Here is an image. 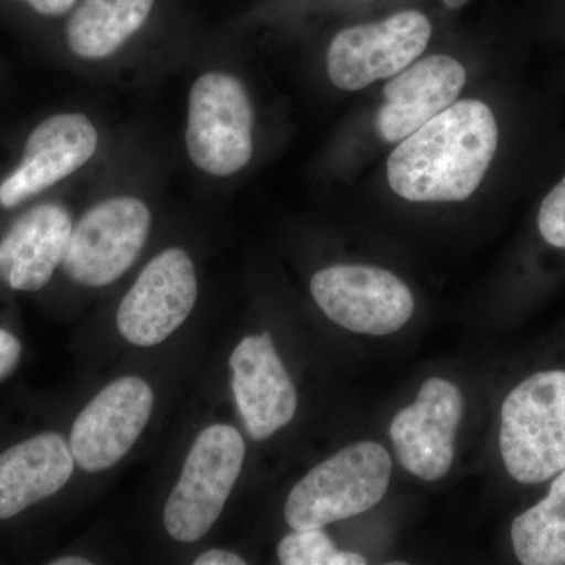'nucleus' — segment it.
I'll list each match as a JSON object with an SVG mask.
<instances>
[{"label":"nucleus","instance_id":"nucleus-1","mask_svg":"<svg viewBox=\"0 0 565 565\" xmlns=\"http://www.w3.org/2000/svg\"><path fill=\"white\" fill-rule=\"evenodd\" d=\"M162 163L143 140L120 139L88 182L87 202L74 221L62 270L84 288L121 280L139 262L154 226L152 192Z\"/></svg>","mask_w":565,"mask_h":565},{"label":"nucleus","instance_id":"nucleus-2","mask_svg":"<svg viewBox=\"0 0 565 565\" xmlns=\"http://www.w3.org/2000/svg\"><path fill=\"white\" fill-rule=\"evenodd\" d=\"M498 141L497 118L486 103L456 102L397 143L386 180L407 202H465L489 172Z\"/></svg>","mask_w":565,"mask_h":565},{"label":"nucleus","instance_id":"nucleus-3","mask_svg":"<svg viewBox=\"0 0 565 565\" xmlns=\"http://www.w3.org/2000/svg\"><path fill=\"white\" fill-rule=\"evenodd\" d=\"M158 0H77L63 18V57L87 79L139 82L196 58L154 33Z\"/></svg>","mask_w":565,"mask_h":565},{"label":"nucleus","instance_id":"nucleus-4","mask_svg":"<svg viewBox=\"0 0 565 565\" xmlns=\"http://www.w3.org/2000/svg\"><path fill=\"white\" fill-rule=\"evenodd\" d=\"M258 145V114L247 81L228 63L207 54L196 66L182 121V150L206 181H230L252 166Z\"/></svg>","mask_w":565,"mask_h":565},{"label":"nucleus","instance_id":"nucleus-5","mask_svg":"<svg viewBox=\"0 0 565 565\" xmlns=\"http://www.w3.org/2000/svg\"><path fill=\"white\" fill-rule=\"evenodd\" d=\"M121 132L87 109L58 110L41 118L0 177V211L18 210L46 192L81 181L109 156Z\"/></svg>","mask_w":565,"mask_h":565},{"label":"nucleus","instance_id":"nucleus-6","mask_svg":"<svg viewBox=\"0 0 565 565\" xmlns=\"http://www.w3.org/2000/svg\"><path fill=\"white\" fill-rule=\"evenodd\" d=\"M500 451L520 484H542L565 468V370L527 375L501 407Z\"/></svg>","mask_w":565,"mask_h":565},{"label":"nucleus","instance_id":"nucleus-7","mask_svg":"<svg viewBox=\"0 0 565 565\" xmlns=\"http://www.w3.org/2000/svg\"><path fill=\"white\" fill-rule=\"evenodd\" d=\"M392 479L384 446L362 441L341 449L305 475L289 493L285 519L294 531L321 530L381 503Z\"/></svg>","mask_w":565,"mask_h":565},{"label":"nucleus","instance_id":"nucleus-8","mask_svg":"<svg viewBox=\"0 0 565 565\" xmlns=\"http://www.w3.org/2000/svg\"><path fill=\"white\" fill-rule=\"evenodd\" d=\"M244 459L243 435L228 424H212L195 438L163 509V526L174 541L193 544L210 533L239 479Z\"/></svg>","mask_w":565,"mask_h":565},{"label":"nucleus","instance_id":"nucleus-9","mask_svg":"<svg viewBox=\"0 0 565 565\" xmlns=\"http://www.w3.org/2000/svg\"><path fill=\"white\" fill-rule=\"evenodd\" d=\"M433 31V22L418 10L397 11L381 21L345 28L327 47V76L343 92L392 79L422 57Z\"/></svg>","mask_w":565,"mask_h":565},{"label":"nucleus","instance_id":"nucleus-10","mask_svg":"<svg viewBox=\"0 0 565 565\" xmlns=\"http://www.w3.org/2000/svg\"><path fill=\"white\" fill-rule=\"evenodd\" d=\"M199 273L191 253L172 245L141 267L117 311L118 332L140 348L163 343L191 316Z\"/></svg>","mask_w":565,"mask_h":565},{"label":"nucleus","instance_id":"nucleus-11","mask_svg":"<svg viewBox=\"0 0 565 565\" xmlns=\"http://www.w3.org/2000/svg\"><path fill=\"white\" fill-rule=\"evenodd\" d=\"M311 296L327 318L355 333L390 334L415 310L414 294L397 275L363 264H337L313 275Z\"/></svg>","mask_w":565,"mask_h":565},{"label":"nucleus","instance_id":"nucleus-12","mask_svg":"<svg viewBox=\"0 0 565 565\" xmlns=\"http://www.w3.org/2000/svg\"><path fill=\"white\" fill-rule=\"evenodd\" d=\"M154 404L151 386L140 377H121L96 394L71 429L74 462L98 473L131 451L150 422Z\"/></svg>","mask_w":565,"mask_h":565},{"label":"nucleus","instance_id":"nucleus-13","mask_svg":"<svg viewBox=\"0 0 565 565\" xmlns=\"http://www.w3.org/2000/svg\"><path fill=\"white\" fill-rule=\"evenodd\" d=\"M462 414V393L455 384L437 377L424 382L415 404L394 416L390 427L397 459L408 473L424 481L448 475Z\"/></svg>","mask_w":565,"mask_h":565},{"label":"nucleus","instance_id":"nucleus-14","mask_svg":"<svg viewBox=\"0 0 565 565\" xmlns=\"http://www.w3.org/2000/svg\"><path fill=\"white\" fill-rule=\"evenodd\" d=\"M74 221L65 200H46L22 211L0 237V280L14 291L43 289L62 267Z\"/></svg>","mask_w":565,"mask_h":565},{"label":"nucleus","instance_id":"nucleus-15","mask_svg":"<svg viewBox=\"0 0 565 565\" xmlns=\"http://www.w3.org/2000/svg\"><path fill=\"white\" fill-rule=\"evenodd\" d=\"M467 68L452 55L415 61L386 82L384 103L375 114V131L386 143H399L459 99Z\"/></svg>","mask_w":565,"mask_h":565},{"label":"nucleus","instance_id":"nucleus-16","mask_svg":"<svg viewBox=\"0 0 565 565\" xmlns=\"http://www.w3.org/2000/svg\"><path fill=\"white\" fill-rule=\"evenodd\" d=\"M237 411L253 440L262 441L291 423L297 392L267 332L248 334L230 356Z\"/></svg>","mask_w":565,"mask_h":565},{"label":"nucleus","instance_id":"nucleus-17","mask_svg":"<svg viewBox=\"0 0 565 565\" xmlns=\"http://www.w3.org/2000/svg\"><path fill=\"white\" fill-rule=\"evenodd\" d=\"M73 471V452L58 434H40L11 446L0 455V520L57 493Z\"/></svg>","mask_w":565,"mask_h":565},{"label":"nucleus","instance_id":"nucleus-18","mask_svg":"<svg viewBox=\"0 0 565 565\" xmlns=\"http://www.w3.org/2000/svg\"><path fill=\"white\" fill-rule=\"evenodd\" d=\"M512 546L523 565H565V468L537 504L516 516Z\"/></svg>","mask_w":565,"mask_h":565},{"label":"nucleus","instance_id":"nucleus-19","mask_svg":"<svg viewBox=\"0 0 565 565\" xmlns=\"http://www.w3.org/2000/svg\"><path fill=\"white\" fill-rule=\"evenodd\" d=\"M278 559L285 565H363L359 553L338 552L321 530L294 531L278 544Z\"/></svg>","mask_w":565,"mask_h":565},{"label":"nucleus","instance_id":"nucleus-20","mask_svg":"<svg viewBox=\"0 0 565 565\" xmlns=\"http://www.w3.org/2000/svg\"><path fill=\"white\" fill-rule=\"evenodd\" d=\"M537 228L546 243L556 248H565V177L542 202Z\"/></svg>","mask_w":565,"mask_h":565},{"label":"nucleus","instance_id":"nucleus-21","mask_svg":"<svg viewBox=\"0 0 565 565\" xmlns=\"http://www.w3.org/2000/svg\"><path fill=\"white\" fill-rule=\"evenodd\" d=\"M22 345L14 334L0 329V381L9 377L20 363Z\"/></svg>","mask_w":565,"mask_h":565},{"label":"nucleus","instance_id":"nucleus-22","mask_svg":"<svg viewBox=\"0 0 565 565\" xmlns=\"http://www.w3.org/2000/svg\"><path fill=\"white\" fill-rule=\"evenodd\" d=\"M18 2L25 3L33 13L46 20H63L74 9L77 0H18Z\"/></svg>","mask_w":565,"mask_h":565},{"label":"nucleus","instance_id":"nucleus-23","mask_svg":"<svg viewBox=\"0 0 565 565\" xmlns=\"http://www.w3.org/2000/svg\"><path fill=\"white\" fill-rule=\"evenodd\" d=\"M195 565H245V561L236 553L228 552V550H210L204 552L203 555L193 561Z\"/></svg>","mask_w":565,"mask_h":565},{"label":"nucleus","instance_id":"nucleus-24","mask_svg":"<svg viewBox=\"0 0 565 565\" xmlns=\"http://www.w3.org/2000/svg\"><path fill=\"white\" fill-rule=\"evenodd\" d=\"M52 565H90V561L79 556L58 557V559L52 561Z\"/></svg>","mask_w":565,"mask_h":565},{"label":"nucleus","instance_id":"nucleus-25","mask_svg":"<svg viewBox=\"0 0 565 565\" xmlns=\"http://www.w3.org/2000/svg\"><path fill=\"white\" fill-rule=\"evenodd\" d=\"M444 2L446 7H449V9H459V7L467 3V0H444Z\"/></svg>","mask_w":565,"mask_h":565}]
</instances>
